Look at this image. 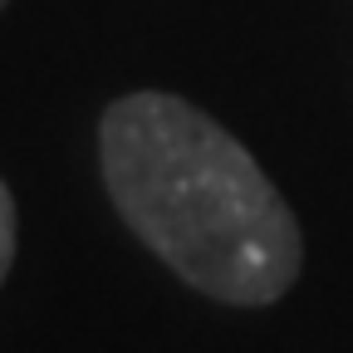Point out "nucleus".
<instances>
[{"instance_id": "7ed1b4c3", "label": "nucleus", "mask_w": 353, "mask_h": 353, "mask_svg": "<svg viewBox=\"0 0 353 353\" xmlns=\"http://www.w3.org/2000/svg\"><path fill=\"white\" fill-rule=\"evenodd\" d=\"M0 6H6V0H0Z\"/></svg>"}, {"instance_id": "f03ea898", "label": "nucleus", "mask_w": 353, "mask_h": 353, "mask_svg": "<svg viewBox=\"0 0 353 353\" xmlns=\"http://www.w3.org/2000/svg\"><path fill=\"white\" fill-rule=\"evenodd\" d=\"M15 265V201H10V187L0 182V285H6Z\"/></svg>"}, {"instance_id": "f257e3e1", "label": "nucleus", "mask_w": 353, "mask_h": 353, "mask_svg": "<svg viewBox=\"0 0 353 353\" xmlns=\"http://www.w3.org/2000/svg\"><path fill=\"white\" fill-rule=\"evenodd\" d=\"M103 182L167 270L221 304H275L304 265L299 221L260 162L201 108L128 94L99 123Z\"/></svg>"}]
</instances>
